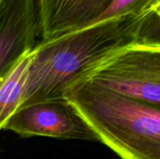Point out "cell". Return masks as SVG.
<instances>
[{
    "label": "cell",
    "mask_w": 160,
    "mask_h": 159,
    "mask_svg": "<svg viewBox=\"0 0 160 159\" xmlns=\"http://www.w3.org/2000/svg\"><path fill=\"white\" fill-rule=\"evenodd\" d=\"M66 97L98 138L121 159H160V107L83 80Z\"/></svg>",
    "instance_id": "7a4b0ae2"
},
{
    "label": "cell",
    "mask_w": 160,
    "mask_h": 159,
    "mask_svg": "<svg viewBox=\"0 0 160 159\" xmlns=\"http://www.w3.org/2000/svg\"><path fill=\"white\" fill-rule=\"evenodd\" d=\"M85 80L160 107V46L127 47L98 66Z\"/></svg>",
    "instance_id": "3957f363"
},
{
    "label": "cell",
    "mask_w": 160,
    "mask_h": 159,
    "mask_svg": "<svg viewBox=\"0 0 160 159\" xmlns=\"http://www.w3.org/2000/svg\"><path fill=\"white\" fill-rule=\"evenodd\" d=\"M39 36L38 0H0V83Z\"/></svg>",
    "instance_id": "5b68a950"
},
{
    "label": "cell",
    "mask_w": 160,
    "mask_h": 159,
    "mask_svg": "<svg viewBox=\"0 0 160 159\" xmlns=\"http://www.w3.org/2000/svg\"><path fill=\"white\" fill-rule=\"evenodd\" d=\"M30 61L31 52L18 62L0 83V130L21 106Z\"/></svg>",
    "instance_id": "52a82bcc"
},
{
    "label": "cell",
    "mask_w": 160,
    "mask_h": 159,
    "mask_svg": "<svg viewBox=\"0 0 160 159\" xmlns=\"http://www.w3.org/2000/svg\"><path fill=\"white\" fill-rule=\"evenodd\" d=\"M22 138L98 142L97 136L66 98H52L20 107L4 126Z\"/></svg>",
    "instance_id": "277c9868"
},
{
    "label": "cell",
    "mask_w": 160,
    "mask_h": 159,
    "mask_svg": "<svg viewBox=\"0 0 160 159\" xmlns=\"http://www.w3.org/2000/svg\"><path fill=\"white\" fill-rule=\"evenodd\" d=\"M147 14V13H146ZM142 16H123L41 40L31 51L27 80L20 107L64 97L73 84L98 66L142 39Z\"/></svg>",
    "instance_id": "6da1fadb"
},
{
    "label": "cell",
    "mask_w": 160,
    "mask_h": 159,
    "mask_svg": "<svg viewBox=\"0 0 160 159\" xmlns=\"http://www.w3.org/2000/svg\"><path fill=\"white\" fill-rule=\"evenodd\" d=\"M112 0H38L41 40L93 24Z\"/></svg>",
    "instance_id": "8992f818"
},
{
    "label": "cell",
    "mask_w": 160,
    "mask_h": 159,
    "mask_svg": "<svg viewBox=\"0 0 160 159\" xmlns=\"http://www.w3.org/2000/svg\"><path fill=\"white\" fill-rule=\"evenodd\" d=\"M159 7L160 0H112L106 10L94 23L128 15L139 17Z\"/></svg>",
    "instance_id": "ba28073f"
},
{
    "label": "cell",
    "mask_w": 160,
    "mask_h": 159,
    "mask_svg": "<svg viewBox=\"0 0 160 159\" xmlns=\"http://www.w3.org/2000/svg\"><path fill=\"white\" fill-rule=\"evenodd\" d=\"M0 152H1V149H0Z\"/></svg>",
    "instance_id": "9c48e42d"
}]
</instances>
